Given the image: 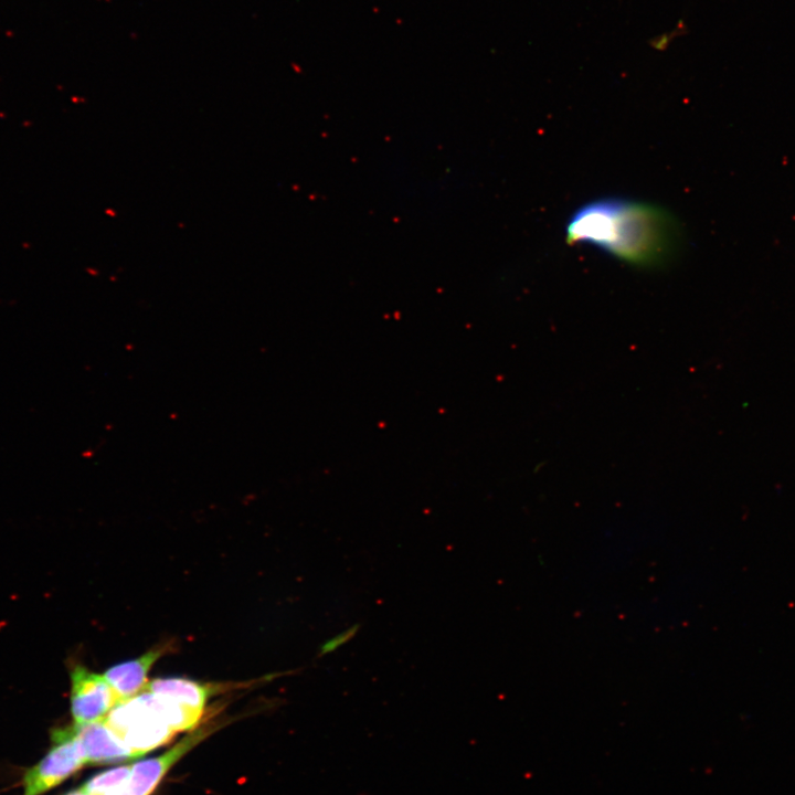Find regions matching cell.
<instances>
[{"label":"cell","instance_id":"obj_8","mask_svg":"<svg viewBox=\"0 0 795 795\" xmlns=\"http://www.w3.org/2000/svg\"><path fill=\"white\" fill-rule=\"evenodd\" d=\"M232 683L202 682L186 677H158L149 679L144 690L168 697L191 709L204 712L208 700L230 690Z\"/></svg>","mask_w":795,"mask_h":795},{"label":"cell","instance_id":"obj_12","mask_svg":"<svg viewBox=\"0 0 795 795\" xmlns=\"http://www.w3.org/2000/svg\"><path fill=\"white\" fill-rule=\"evenodd\" d=\"M66 795H85L83 794L78 788L76 791H73L72 793H68Z\"/></svg>","mask_w":795,"mask_h":795},{"label":"cell","instance_id":"obj_7","mask_svg":"<svg viewBox=\"0 0 795 795\" xmlns=\"http://www.w3.org/2000/svg\"><path fill=\"white\" fill-rule=\"evenodd\" d=\"M171 647L172 644L169 642L155 645L139 657L116 664L104 672L120 701L129 699L145 689L149 681L150 669Z\"/></svg>","mask_w":795,"mask_h":795},{"label":"cell","instance_id":"obj_2","mask_svg":"<svg viewBox=\"0 0 795 795\" xmlns=\"http://www.w3.org/2000/svg\"><path fill=\"white\" fill-rule=\"evenodd\" d=\"M104 721L140 755L168 742L176 733L158 710L153 693L148 690L119 701Z\"/></svg>","mask_w":795,"mask_h":795},{"label":"cell","instance_id":"obj_4","mask_svg":"<svg viewBox=\"0 0 795 795\" xmlns=\"http://www.w3.org/2000/svg\"><path fill=\"white\" fill-rule=\"evenodd\" d=\"M120 701L104 675L77 666L71 672V712L75 725L104 721Z\"/></svg>","mask_w":795,"mask_h":795},{"label":"cell","instance_id":"obj_9","mask_svg":"<svg viewBox=\"0 0 795 795\" xmlns=\"http://www.w3.org/2000/svg\"><path fill=\"white\" fill-rule=\"evenodd\" d=\"M130 771L131 765L104 771L86 781L78 789L85 795H104L106 792L126 783Z\"/></svg>","mask_w":795,"mask_h":795},{"label":"cell","instance_id":"obj_1","mask_svg":"<svg viewBox=\"0 0 795 795\" xmlns=\"http://www.w3.org/2000/svg\"><path fill=\"white\" fill-rule=\"evenodd\" d=\"M569 244L589 245L627 265L659 268L685 244L679 220L666 208L623 197H602L580 205L565 223Z\"/></svg>","mask_w":795,"mask_h":795},{"label":"cell","instance_id":"obj_6","mask_svg":"<svg viewBox=\"0 0 795 795\" xmlns=\"http://www.w3.org/2000/svg\"><path fill=\"white\" fill-rule=\"evenodd\" d=\"M73 727L84 748L87 764H114L142 756L130 749L105 721Z\"/></svg>","mask_w":795,"mask_h":795},{"label":"cell","instance_id":"obj_3","mask_svg":"<svg viewBox=\"0 0 795 795\" xmlns=\"http://www.w3.org/2000/svg\"><path fill=\"white\" fill-rule=\"evenodd\" d=\"M52 741L53 745L47 754L26 771L23 778L24 795H41L87 764L84 748L74 727L54 731Z\"/></svg>","mask_w":795,"mask_h":795},{"label":"cell","instance_id":"obj_11","mask_svg":"<svg viewBox=\"0 0 795 795\" xmlns=\"http://www.w3.org/2000/svg\"><path fill=\"white\" fill-rule=\"evenodd\" d=\"M682 29H685V25L679 22V25H677L674 30L651 38L648 41V44L651 49L656 51H665L675 40V38L682 34Z\"/></svg>","mask_w":795,"mask_h":795},{"label":"cell","instance_id":"obj_5","mask_svg":"<svg viewBox=\"0 0 795 795\" xmlns=\"http://www.w3.org/2000/svg\"><path fill=\"white\" fill-rule=\"evenodd\" d=\"M210 732L206 728L198 729L162 754L131 764L127 782L129 795H150L167 772Z\"/></svg>","mask_w":795,"mask_h":795},{"label":"cell","instance_id":"obj_10","mask_svg":"<svg viewBox=\"0 0 795 795\" xmlns=\"http://www.w3.org/2000/svg\"><path fill=\"white\" fill-rule=\"evenodd\" d=\"M360 629V624H354L346 630L335 635L330 639L326 640L318 650L317 657H322L337 650L339 647L352 639Z\"/></svg>","mask_w":795,"mask_h":795}]
</instances>
